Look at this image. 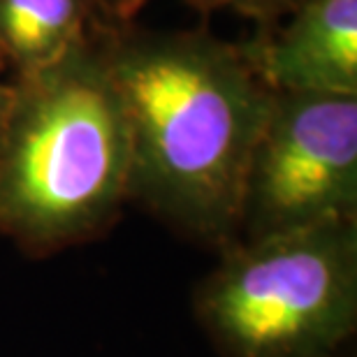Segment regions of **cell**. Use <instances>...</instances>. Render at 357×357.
Listing matches in <instances>:
<instances>
[{
	"instance_id": "obj_3",
	"label": "cell",
	"mask_w": 357,
	"mask_h": 357,
	"mask_svg": "<svg viewBox=\"0 0 357 357\" xmlns=\"http://www.w3.org/2000/svg\"><path fill=\"white\" fill-rule=\"evenodd\" d=\"M195 311L223 357H332L357 327V218L225 246Z\"/></svg>"
},
{
	"instance_id": "obj_5",
	"label": "cell",
	"mask_w": 357,
	"mask_h": 357,
	"mask_svg": "<svg viewBox=\"0 0 357 357\" xmlns=\"http://www.w3.org/2000/svg\"><path fill=\"white\" fill-rule=\"evenodd\" d=\"M239 49L271 93L357 96V0H304Z\"/></svg>"
},
{
	"instance_id": "obj_6",
	"label": "cell",
	"mask_w": 357,
	"mask_h": 357,
	"mask_svg": "<svg viewBox=\"0 0 357 357\" xmlns=\"http://www.w3.org/2000/svg\"><path fill=\"white\" fill-rule=\"evenodd\" d=\"M93 0H0V61L12 77L38 73L93 31Z\"/></svg>"
},
{
	"instance_id": "obj_7",
	"label": "cell",
	"mask_w": 357,
	"mask_h": 357,
	"mask_svg": "<svg viewBox=\"0 0 357 357\" xmlns=\"http://www.w3.org/2000/svg\"><path fill=\"white\" fill-rule=\"evenodd\" d=\"M185 3L202 12L234 10L258 19L262 24H269L271 19L281 17V14H290L302 0H185Z\"/></svg>"
},
{
	"instance_id": "obj_4",
	"label": "cell",
	"mask_w": 357,
	"mask_h": 357,
	"mask_svg": "<svg viewBox=\"0 0 357 357\" xmlns=\"http://www.w3.org/2000/svg\"><path fill=\"white\" fill-rule=\"evenodd\" d=\"M357 218V96L274 93L241 188L234 241Z\"/></svg>"
},
{
	"instance_id": "obj_10",
	"label": "cell",
	"mask_w": 357,
	"mask_h": 357,
	"mask_svg": "<svg viewBox=\"0 0 357 357\" xmlns=\"http://www.w3.org/2000/svg\"><path fill=\"white\" fill-rule=\"evenodd\" d=\"M5 73V66H3V61H0V75H3Z\"/></svg>"
},
{
	"instance_id": "obj_1",
	"label": "cell",
	"mask_w": 357,
	"mask_h": 357,
	"mask_svg": "<svg viewBox=\"0 0 357 357\" xmlns=\"http://www.w3.org/2000/svg\"><path fill=\"white\" fill-rule=\"evenodd\" d=\"M130 139V199L209 246L237 239L241 188L271 93L239 42L204 28L100 26Z\"/></svg>"
},
{
	"instance_id": "obj_11",
	"label": "cell",
	"mask_w": 357,
	"mask_h": 357,
	"mask_svg": "<svg viewBox=\"0 0 357 357\" xmlns=\"http://www.w3.org/2000/svg\"><path fill=\"white\" fill-rule=\"evenodd\" d=\"M302 3H304V0H302Z\"/></svg>"
},
{
	"instance_id": "obj_2",
	"label": "cell",
	"mask_w": 357,
	"mask_h": 357,
	"mask_svg": "<svg viewBox=\"0 0 357 357\" xmlns=\"http://www.w3.org/2000/svg\"><path fill=\"white\" fill-rule=\"evenodd\" d=\"M130 199V139L100 26L38 73L12 77L0 137V234L49 255L109 230Z\"/></svg>"
},
{
	"instance_id": "obj_8",
	"label": "cell",
	"mask_w": 357,
	"mask_h": 357,
	"mask_svg": "<svg viewBox=\"0 0 357 357\" xmlns=\"http://www.w3.org/2000/svg\"><path fill=\"white\" fill-rule=\"evenodd\" d=\"M96 3V12L107 26L112 28H123L130 26L132 19L151 3V0H93Z\"/></svg>"
},
{
	"instance_id": "obj_9",
	"label": "cell",
	"mask_w": 357,
	"mask_h": 357,
	"mask_svg": "<svg viewBox=\"0 0 357 357\" xmlns=\"http://www.w3.org/2000/svg\"><path fill=\"white\" fill-rule=\"evenodd\" d=\"M7 105H10V82H5L3 75H0V137H3V126H5Z\"/></svg>"
}]
</instances>
